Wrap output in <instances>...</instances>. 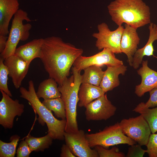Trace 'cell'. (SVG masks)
<instances>
[{
  "label": "cell",
  "instance_id": "83f0119b",
  "mask_svg": "<svg viewBox=\"0 0 157 157\" xmlns=\"http://www.w3.org/2000/svg\"><path fill=\"white\" fill-rule=\"evenodd\" d=\"M99 157H124L125 155L120 152L117 147H113L110 149L105 148L101 146L97 145L94 147Z\"/></svg>",
  "mask_w": 157,
  "mask_h": 157
},
{
  "label": "cell",
  "instance_id": "5b68a950",
  "mask_svg": "<svg viewBox=\"0 0 157 157\" xmlns=\"http://www.w3.org/2000/svg\"><path fill=\"white\" fill-rule=\"evenodd\" d=\"M24 21L27 22L31 21L26 11L19 9L14 15L6 45L4 50L0 53V58L4 60L14 55L19 42L25 41L28 38L32 25L29 23L23 24Z\"/></svg>",
  "mask_w": 157,
  "mask_h": 157
},
{
  "label": "cell",
  "instance_id": "7a4b0ae2",
  "mask_svg": "<svg viewBox=\"0 0 157 157\" xmlns=\"http://www.w3.org/2000/svg\"><path fill=\"white\" fill-rule=\"evenodd\" d=\"M107 8L118 26L125 23L137 29L151 23L150 8L143 0H115Z\"/></svg>",
  "mask_w": 157,
  "mask_h": 157
},
{
  "label": "cell",
  "instance_id": "ffe728a7",
  "mask_svg": "<svg viewBox=\"0 0 157 157\" xmlns=\"http://www.w3.org/2000/svg\"><path fill=\"white\" fill-rule=\"evenodd\" d=\"M105 93L99 86L82 83L78 92V106L79 107L85 108L89 103L101 97Z\"/></svg>",
  "mask_w": 157,
  "mask_h": 157
},
{
  "label": "cell",
  "instance_id": "d4e9b609",
  "mask_svg": "<svg viewBox=\"0 0 157 157\" xmlns=\"http://www.w3.org/2000/svg\"><path fill=\"white\" fill-rule=\"evenodd\" d=\"M42 103L49 110L53 111L56 117L66 119L65 104L61 97L44 99Z\"/></svg>",
  "mask_w": 157,
  "mask_h": 157
},
{
  "label": "cell",
  "instance_id": "603a6c76",
  "mask_svg": "<svg viewBox=\"0 0 157 157\" xmlns=\"http://www.w3.org/2000/svg\"><path fill=\"white\" fill-rule=\"evenodd\" d=\"M84 70V73L82 75V83L99 86L104 72L102 70L101 67L92 65Z\"/></svg>",
  "mask_w": 157,
  "mask_h": 157
},
{
  "label": "cell",
  "instance_id": "e575fe53",
  "mask_svg": "<svg viewBox=\"0 0 157 157\" xmlns=\"http://www.w3.org/2000/svg\"><path fill=\"white\" fill-rule=\"evenodd\" d=\"M156 32L157 33V25H156Z\"/></svg>",
  "mask_w": 157,
  "mask_h": 157
},
{
  "label": "cell",
  "instance_id": "1f68e13d",
  "mask_svg": "<svg viewBox=\"0 0 157 157\" xmlns=\"http://www.w3.org/2000/svg\"><path fill=\"white\" fill-rule=\"evenodd\" d=\"M150 97L148 101L144 103L147 108H152L157 106V86L149 92Z\"/></svg>",
  "mask_w": 157,
  "mask_h": 157
},
{
  "label": "cell",
  "instance_id": "836d02e7",
  "mask_svg": "<svg viewBox=\"0 0 157 157\" xmlns=\"http://www.w3.org/2000/svg\"><path fill=\"white\" fill-rule=\"evenodd\" d=\"M7 36L0 35V53H2L5 49L8 40Z\"/></svg>",
  "mask_w": 157,
  "mask_h": 157
},
{
  "label": "cell",
  "instance_id": "f546056e",
  "mask_svg": "<svg viewBox=\"0 0 157 157\" xmlns=\"http://www.w3.org/2000/svg\"><path fill=\"white\" fill-rule=\"evenodd\" d=\"M136 144L130 145L131 147L128 148L126 157H143L145 153H147V150L142 149V146L138 144Z\"/></svg>",
  "mask_w": 157,
  "mask_h": 157
},
{
  "label": "cell",
  "instance_id": "30bf717a",
  "mask_svg": "<svg viewBox=\"0 0 157 157\" xmlns=\"http://www.w3.org/2000/svg\"><path fill=\"white\" fill-rule=\"evenodd\" d=\"M0 101V124L5 129H12L15 117L20 116L24 111V106L19 101L13 99L2 90Z\"/></svg>",
  "mask_w": 157,
  "mask_h": 157
},
{
  "label": "cell",
  "instance_id": "9c48e42d",
  "mask_svg": "<svg viewBox=\"0 0 157 157\" xmlns=\"http://www.w3.org/2000/svg\"><path fill=\"white\" fill-rule=\"evenodd\" d=\"M123 65V61L117 58L115 53L107 48H104L99 53L90 56L81 55L74 63V67L81 71L92 65L102 67L116 66Z\"/></svg>",
  "mask_w": 157,
  "mask_h": 157
},
{
  "label": "cell",
  "instance_id": "4316f807",
  "mask_svg": "<svg viewBox=\"0 0 157 157\" xmlns=\"http://www.w3.org/2000/svg\"><path fill=\"white\" fill-rule=\"evenodd\" d=\"M4 60L0 58V90H2L10 97L12 95L8 86L9 71L4 63Z\"/></svg>",
  "mask_w": 157,
  "mask_h": 157
},
{
  "label": "cell",
  "instance_id": "9a60e30c",
  "mask_svg": "<svg viewBox=\"0 0 157 157\" xmlns=\"http://www.w3.org/2000/svg\"><path fill=\"white\" fill-rule=\"evenodd\" d=\"M148 63L147 60H143L142 67L137 71L141 81L140 84L136 86L135 93L139 97L157 86V72L150 68Z\"/></svg>",
  "mask_w": 157,
  "mask_h": 157
},
{
  "label": "cell",
  "instance_id": "7c38bea8",
  "mask_svg": "<svg viewBox=\"0 0 157 157\" xmlns=\"http://www.w3.org/2000/svg\"><path fill=\"white\" fill-rule=\"evenodd\" d=\"M64 136L66 144L76 157H99L97 151L91 149L89 146L83 130H79L75 133L65 131Z\"/></svg>",
  "mask_w": 157,
  "mask_h": 157
},
{
  "label": "cell",
  "instance_id": "44dd1931",
  "mask_svg": "<svg viewBox=\"0 0 157 157\" xmlns=\"http://www.w3.org/2000/svg\"><path fill=\"white\" fill-rule=\"evenodd\" d=\"M58 84L56 81L52 78L44 80L38 87L36 92L37 97L44 99L61 97V94L58 89Z\"/></svg>",
  "mask_w": 157,
  "mask_h": 157
},
{
  "label": "cell",
  "instance_id": "f1b7e54d",
  "mask_svg": "<svg viewBox=\"0 0 157 157\" xmlns=\"http://www.w3.org/2000/svg\"><path fill=\"white\" fill-rule=\"evenodd\" d=\"M146 146L149 156L157 157V133L151 134Z\"/></svg>",
  "mask_w": 157,
  "mask_h": 157
},
{
  "label": "cell",
  "instance_id": "7402d4cb",
  "mask_svg": "<svg viewBox=\"0 0 157 157\" xmlns=\"http://www.w3.org/2000/svg\"><path fill=\"white\" fill-rule=\"evenodd\" d=\"M141 102L133 111L141 115L148 124L152 133L157 132V106L152 108L147 107Z\"/></svg>",
  "mask_w": 157,
  "mask_h": 157
},
{
  "label": "cell",
  "instance_id": "2e32d148",
  "mask_svg": "<svg viewBox=\"0 0 157 157\" xmlns=\"http://www.w3.org/2000/svg\"><path fill=\"white\" fill-rule=\"evenodd\" d=\"M18 0H0V35L9 33L10 21L19 9Z\"/></svg>",
  "mask_w": 157,
  "mask_h": 157
},
{
  "label": "cell",
  "instance_id": "5bb4252c",
  "mask_svg": "<svg viewBox=\"0 0 157 157\" xmlns=\"http://www.w3.org/2000/svg\"><path fill=\"white\" fill-rule=\"evenodd\" d=\"M4 63L8 68L9 75L12 78L15 87L16 89L20 88L30 65L15 55L5 59Z\"/></svg>",
  "mask_w": 157,
  "mask_h": 157
},
{
  "label": "cell",
  "instance_id": "ba28073f",
  "mask_svg": "<svg viewBox=\"0 0 157 157\" xmlns=\"http://www.w3.org/2000/svg\"><path fill=\"white\" fill-rule=\"evenodd\" d=\"M97 28L98 32L93 33L92 36L96 40L95 46L98 49L107 48L114 53H122L120 42L124 26H118L116 30L111 31L107 24L103 22L99 24Z\"/></svg>",
  "mask_w": 157,
  "mask_h": 157
},
{
  "label": "cell",
  "instance_id": "484cf974",
  "mask_svg": "<svg viewBox=\"0 0 157 157\" xmlns=\"http://www.w3.org/2000/svg\"><path fill=\"white\" fill-rule=\"evenodd\" d=\"M20 138L17 135H12L10 142L6 143L0 140V157H14L16 148Z\"/></svg>",
  "mask_w": 157,
  "mask_h": 157
},
{
  "label": "cell",
  "instance_id": "4dcf8cb0",
  "mask_svg": "<svg viewBox=\"0 0 157 157\" xmlns=\"http://www.w3.org/2000/svg\"><path fill=\"white\" fill-rule=\"evenodd\" d=\"M32 152L25 140H22L19 144L17 150V157H29Z\"/></svg>",
  "mask_w": 157,
  "mask_h": 157
},
{
  "label": "cell",
  "instance_id": "4fadbf2b",
  "mask_svg": "<svg viewBox=\"0 0 157 157\" xmlns=\"http://www.w3.org/2000/svg\"><path fill=\"white\" fill-rule=\"evenodd\" d=\"M124 26L121 41L120 49L122 52L127 56L129 65L132 67L133 57L137 50L140 38L137 29L126 24Z\"/></svg>",
  "mask_w": 157,
  "mask_h": 157
},
{
  "label": "cell",
  "instance_id": "cb8c5ba5",
  "mask_svg": "<svg viewBox=\"0 0 157 157\" xmlns=\"http://www.w3.org/2000/svg\"><path fill=\"white\" fill-rule=\"evenodd\" d=\"M53 139L49 134L39 138L28 135L25 140L28 144L32 151H43L48 149L52 144Z\"/></svg>",
  "mask_w": 157,
  "mask_h": 157
},
{
  "label": "cell",
  "instance_id": "277c9868",
  "mask_svg": "<svg viewBox=\"0 0 157 157\" xmlns=\"http://www.w3.org/2000/svg\"><path fill=\"white\" fill-rule=\"evenodd\" d=\"M72 75L66 78L58 88L64 102L66 113V124L65 131L75 133L78 130L77 121V106L79 101L78 92L82 83L81 71L74 67L72 68Z\"/></svg>",
  "mask_w": 157,
  "mask_h": 157
},
{
  "label": "cell",
  "instance_id": "8992f818",
  "mask_svg": "<svg viewBox=\"0 0 157 157\" xmlns=\"http://www.w3.org/2000/svg\"><path fill=\"white\" fill-rule=\"evenodd\" d=\"M85 137L90 147L99 145L105 148L119 144L131 145L136 142L123 132L119 122L106 127L102 131L92 133L85 134Z\"/></svg>",
  "mask_w": 157,
  "mask_h": 157
},
{
  "label": "cell",
  "instance_id": "6da1fadb",
  "mask_svg": "<svg viewBox=\"0 0 157 157\" xmlns=\"http://www.w3.org/2000/svg\"><path fill=\"white\" fill-rule=\"evenodd\" d=\"M83 53L82 49L65 42L60 37L51 36L44 38L40 58L49 78L61 85L69 76L76 59Z\"/></svg>",
  "mask_w": 157,
  "mask_h": 157
},
{
  "label": "cell",
  "instance_id": "d6986e66",
  "mask_svg": "<svg viewBox=\"0 0 157 157\" xmlns=\"http://www.w3.org/2000/svg\"><path fill=\"white\" fill-rule=\"evenodd\" d=\"M156 24L151 23L149 26V34L148 41L145 46L142 48L137 49L133 58L132 67L135 69L138 68L142 63L143 58L145 56H152L157 59V56L154 54V51L153 44L157 40V33L156 27Z\"/></svg>",
  "mask_w": 157,
  "mask_h": 157
},
{
  "label": "cell",
  "instance_id": "52a82bcc",
  "mask_svg": "<svg viewBox=\"0 0 157 157\" xmlns=\"http://www.w3.org/2000/svg\"><path fill=\"white\" fill-rule=\"evenodd\" d=\"M119 124L126 135L141 146L147 145L151 132L148 124L141 115L123 119Z\"/></svg>",
  "mask_w": 157,
  "mask_h": 157
},
{
  "label": "cell",
  "instance_id": "3957f363",
  "mask_svg": "<svg viewBox=\"0 0 157 157\" xmlns=\"http://www.w3.org/2000/svg\"><path fill=\"white\" fill-rule=\"evenodd\" d=\"M19 91L20 97L27 100L34 111L38 115L39 123L42 126L46 124L48 133L52 138L60 140H64L66 119L60 120L56 118L51 111L47 109L40 101L37 96L33 81L31 80L29 81L28 90L21 87Z\"/></svg>",
  "mask_w": 157,
  "mask_h": 157
},
{
  "label": "cell",
  "instance_id": "8fae6325",
  "mask_svg": "<svg viewBox=\"0 0 157 157\" xmlns=\"http://www.w3.org/2000/svg\"><path fill=\"white\" fill-rule=\"evenodd\" d=\"M85 108V118L88 121L106 120L113 116L117 110L105 94L89 103Z\"/></svg>",
  "mask_w": 157,
  "mask_h": 157
},
{
  "label": "cell",
  "instance_id": "d6a6232c",
  "mask_svg": "<svg viewBox=\"0 0 157 157\" xmlns=\"http://www.w3.org/2000/svg\"><path fill=\"white\" fill-rule=\"evenodd\" d=\"M60 157H76L69 147L66 144L62 145L60 155Z\"/></svg>",
  "mask_w": 157,
  "mask_h": 157
},
{
  "label": "cell",
  "instance_id": "ac0fdd59",
  "mask_svg": "<svg viewBox=\"0 0 157 157\" xmlns=\"http://www.w3.org/2000/svg\"><path fill=\"white\" fill-rule=\"evenodd\" d=\"M44 38L35 39L17 48L15 55L21 58L30 65L35 58H40Z\"/></svg>",
  "mask_w": 157,
  "mask_h": 157
},
{
  "label": "cell",
  "instance_id": "e0dca14e",
  "mask_svg": "<svg viewBox=\"0 0 157 157\" xmlns=\"http://www.w3.org/2000/svg\"><path fill=\"white\" fill-rule=\"evenodd\" d=\"M127 70V67L124 64L107 66L99 86L105 93L112 90L119 85V75H124Z\"/></svg>",
  "mask_w": 157,
  "mask_h": 157
}]
</instances>
